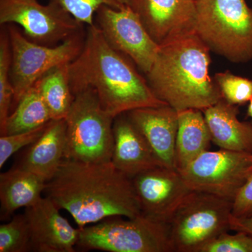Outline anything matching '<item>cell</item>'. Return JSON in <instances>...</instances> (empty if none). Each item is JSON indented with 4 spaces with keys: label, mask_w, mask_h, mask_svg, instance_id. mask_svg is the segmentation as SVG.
<instances>
[{
    "label": "cell",
    "mask_w": 252,
    "mask_h": 252,
    "mask_svg": "<svg viewBox=\"0 0 252 252\" xmlns=\"http://www.w3.org/2000/svg\"><path fill=\"white\" fill-rule=\"evenodd\" d=\"M45 196L72 216L79 228L113 217L142 215L132 179L112 161L64 160L46 184Z\"/></svg>",
    "instance_id": "obj_1"
},
{
    "label": "cell",
    "mask_w": 252,
    "mask_h": 252,
    "mask_svg": "<svg viewBox=\"0 0 252 252\" xmlns=\"http://www.w3.org/2000/svg\"><path fill=\"white\" fill-rule=\"evenodd\" d=\"M69 76L74 96L93 89L102 108L114 119L134 109L167 105L95 24L88 26L82 51L69 63Z\"/></svg>",
    "instance_id": "obj_2"
},
{
    "label": "cell",
    "mask_w": 252,
    "mask_h": 252,
    "mask_svg": "<svg viewBox=\"0 0 252 252\" xmlns=\"http://www.w3.org/2000/svg\"><path fill=\"white\" fill-rule=\"evenodd\" d=\"M210 51L196 33L160 46L146 74L156 97L177 112L203 111L218 102L221 94L209 74Z\"/></svg>",
    "instance_id": "obj_3"
},
{
    "label": "cell",
    "mask_w": 252,
    "mask_h": 252,
    "mask_svg": "<svg viewBox=\"0 0 252 252\" xmlns=\"http://www.w3.org/2000/svg\"><path fill=\"white\" fill-rule=\"evenodd\" d=\"M195 33L230 62L252 60V9L245 0H196Z\"/></svg>",
    "instance_id": "obj_4"
},
{
    "label": "cell",
    "mask_w": 252,
    "mask_h": 252,
    "mask_svg": "<svg viewBox=\"0 0 252 252\" xmlns=\"http://www.w3.org/2000/svg\"><path fill=\"white\" fill-rule=\"evenodd\" d=\"M64 119L67 125L64 159L91 163L111 161L114 118L102 108L93 89L74 95Z\"/></svg>",
    "instance_id": "obj_5"
},
{
    "label": "cell",
    "mask_w": 252,
    "mask_h": 252,
    "mask_svg": "<svg viewBox=\"0 0 252 252\" xmlns=\"http://www.w3.org/2000/svg\"><path fill=\"white\" fill-rule=\"evenodd\" d=\"M113 217L79 228L78 248L109 252H175L170 225L140 215Z\"/></svg>",
    "instance_id": "obj_6"
},
{
    "label": "cell",
    "mask_w": 252,
    "mask_h": 252,
    "mask_svg": "<svg viewBox=\"0 0 252 252\" xmlns=\"http://www.w3.org/2000/svg\"><path fill=\"white\" fill-rule=\"evenodd\" d=\"M233 202L191 190L177 209L169 225L175 252H200L205 244L230 230Z\"/></svg>",
    "instance_id": "obj_7"
},
{
    "label": "cell",
    "mask_w": 252,
    "mask_h": 252,
    "mask_svg": "<svg viewBox=\"0 0 252 252\" xmlns=\"http://www.w3.org/2000/svg\"><path fill=\"white\" fill-rule=\"evenodd\" d=\"M6 28L12 54L11 79L16 104L44 74L77 59L85 41L82 31L58 46H45L28 39L14 24Z\"/></svg>",
    "instance_id": "obj_8"
},
{
    "label": "cell",
    "mask_w": 252,
    "mask_h": 252,
    "mask_svg": "<svg viewBox=\"0 0 252 252\" xmlns=\"http://www.w3.org/2000/svg\"><path fill=\"white\" fill-rule=\"evenodd\" d=\"M179 172L190 190L234 202L252 174V154L207 150Z\"/></svg>",
    "instance_id": "obj_9"
},
{
    "label": "cell",
    "mask_w": 252,
    "mask_h": 252,
    "mask_svg": "<svg viewBox=\"0 0 252 252\" xmlns=\"http://www.w3.org/2000/svg\"><path fill=\"white\" fill-rule=\"evenodd\" d=\"M0 24H16L31 40L54 46L83 31V24L56 1L0 0Z\"/></svg>",
    "instance_id": "obj_10"
},
{
    "label": "cell",
    "mask_w": 252,
    "mask_h": 252,
    "mask_svg": "<svg viewBox=\"0 0 252 252\" xmlns=\"http://www.w3.org/2000/svg\"><path fill=\"white\" fill-rule=\"evenodd\" d=\"M94 18L110 46L128 56L147 74L160 46L149 35L135 11L128 6L118 9L104 5L97 10Z\"/></svg>",
    "instance_id": "obj_11"
},
{
    "label": "cell",
    "mask_w": 252,
    "mask_h": 252,
    "mask_svg": "<svg viewBox=\"0 0 252 252\" xmlns=\"http://www.w3.org/2000/svg\"><path fill=\"white\" fill-rule=\"evenodd\" d=\"M130 7L158 46L195 33L196 0H133Z\"/></svg>",
    "instance_id": "obj_12"
},
{
    "label": "cell",
    "mask_w": 252,
    "mask_h": 252,
    "mask_svg": "<svg viewBox=\"0 0 252 252\" xmlns=\"http://www.w3.org/2000/svg\"><path fill=\"white\" fill-rule=\"evenodd\" d=\"M132 179L142 215L167 224L191 191L175 168L154 167Z\"/></svg>",
    "instance_id": "obj_13"
},
{
    "label": "cell",
    "mask_w": 252,
    "mask_h": 252,
    "mask_svg": "<svg viewBox=\"0 0 252 252\" xmlns=\"http://www.w3.org/2000/svg\"><path fill=\"white\" fill-rule=\"evenodd\" d=\"M60 210L54 202L46 196L26 208L24 215L31 233V251H75L79 228H74L61 215Z\"/></svg>",
    "instance_id": "obj_14"
},
{
    "label": "cell",
    "mask_w": 252,
    "mask_h": 252,
    "mask_svg": "<svg viewBox=\"0 0 252 252\" xmlns=\"http://www.w3.org/2000/svg\"><path fill=\"white\" fill-rule=\"evenodd\" d=\"M126 114L148 142L160 165L175 168L177 111L163 105L136 109Z\"/></svg>",
    "instance_id": "obj_15"
},
{
    "label": "cell",
    "mask_w": 252,
    "mask_h": 252,
    "mask_svg": "<svg viewBox=\"0 0 252 252\" xmlns=\"http://www.w3.org/2000/svg\"><path fill=\"white\" fill-rule=\"evenodd\" d=\"M113 131L114 144L111 161L118 170L133 178L142 172L162 166L126 113L114 119Z\"/></svg>",
    "instance_id": "obj_16"
},
{
    "label": "cell",
    "mask_w": 252,
    "mask_h": 252,
    "mask_svg": "<svg viewBox=\"0 0 252 252\" xmlns=\"http://www.w3.org/2000/svg\"><path fill=\"white\" fill-rule=\"evenodd\" d=\"M65 119L52 120L45 132L28 147L14 167L39 176L43 180H51L64 159L67 144Z\"/></svg>",
    "instance_id": "obj_17"
},
{
    "label": "cell",
    "mask_w": 252,
    "mask_h": 252,
    "mask_svg": "<svg viewBox=\"0 0 252 252\" xmlns=\"http://www.w3.org/2000/svg\"><path fill=\"white\" fill-rule=\"evenodd\" d=\"M203 112L215 145L225 150L252 154V122L239 120L238 106L222 98Z\"/></svg>",
    "instance_id": "obj_18"
},
{
    "label": "cell",
    "mask_w": 252,
    "mask_h": 252,
    "mask_svg": "<svg viewBox=\"0 0 252 252\" xmlns=\"http://www.w3.org/2000/svg\"><path fill=\"white\" fill-rule=\"evenodd\" d=\"M177 112L175 168L181 171L200 154L209 150L212 137L203 111L188 109Z\"/></svg>",
    "instance_id": "obj_19"
},
{
    "label": "cell",
    "mask_w": 252,
    "mask_h": 252,
    "mask_svg": "<svg viewBox=\"0 0 252 252\" xmlns=\"http://www.w3.org/2000/svg\"><path fill=\"white\" fill-rule=\"evenodd\" d=\"M46 182L26 170L13 167L0 175L1 217L11 216L18 209L27 208L39 201Z\"/></svg>",
    "instance_id": "obj_20"
},
{
    "label": "cell",
    "mask_w": 252,
    "mask_h": 252,
    "mask_svg": "<svg viewBox=\"0 0 252 252\" xmlns=\"http://www.w3.org/2000/svg\"><path fill=\"white\" fill-rule=\"evenodd\" d=\"M9 114L1 136L28 132L49 124L53 120L49 107L35 85L31 87L16 104Z\"/></svg>",
    "instance_id": "obj_21"
},
{
    "label": "cell",
    "mask_w": 252,
    "mask_h": 252,
    "mask_svg": "<svg viewBox=\"0 0 252 252\" xmlns=\"http://www.w3.org/2000/svg\"><path fill=\"white\" fill-rule=\"evenodd\" d=\"M69 66L67 63L54 68L34 84L49 107L53 120L65 119L74 99L69 84Z\"/></svg>",
    "instance_id": "obj_22"
},
{
    "label": "cell",
    "mask_w": 252,
    "mask_h": 252,
    "mask_svg": "<svg viewBox=\"0 0 252 252\" xmlns=\"http://www.w3.org/2000/svg\"><path fill=\"white\" fill-rule=\"evenodd\" d=\"M11 44L7 30H1L0 34V130L4 128L9 116L14 92L11 79Z\"/></svg>",
    "instance_id": "obj_23"
},
{
    "label": "cell",
    "mask_w": 252,
    "mask_h": 252,
    "mask_svg": "<svg viewBox=\"0 0 252 252\" xmlns=\"http://www.w3.org/2000/svg\"><path fill=\"white\" fill-rule=\"evenodd\" d=\"M31 251V233L24 214L0 225V252Z\"/></svg>",
    "instance_id": "obj_24"
},
{
    "label": "cell",
    "mask_w": 252,
    "mask_h": 252,
    "mask_svg": "<svg viewBox=\"0 0 252 252\" xmlns=\"http://www.w3.org/2000/svg\"><path fill=\"white\" fill-rule=\"evenodd\" d=\"M215 80L222 98L233 105H243L252 98V80L234 75L229 71L217 73Z\"/></svg>",
    "instance_id": "obj_25"
},
{
    "label": "cell",
    "mask_w": 252,
    "mask_h": 252,
    "mask_svg": "<svg viewBox=\"0 0 252 252\" xmlns=\"http://www.w3.org/2000/svg\"><path fill=\"white\" fill-rule=\"evenodd\" d=\"M64 8L69 14L83 25L88 26L94 24L96 12L102 6L106 5L115 9L124 8V5L117 0H52Z\"/></svg>",
    "instance_id": "obj_26"
},
{
    "label": "cell",
    "mask_w": 252,
    "mask_h": 252,
    "mask_svg": "<svg viewBox=\"0 0 252 252\" xmlns=\"http://www.w3.org/2000/svg\"><path fill=\"white\" fill-rule=\"evenodd\" d=\"M49 124L28 132L1 136L0 137V167L1 168L4 166L9 158L18 152L20 149L29 147L32 144L35 142L45 132Z\"/></svg>",
    "instance_id": "obj_27"
},
{
    "label": "cell",
    "mask_w": 252,
    "mask_h": 252,
    "mask_svg": "<svg viewBox=\"0 0 252 252\" xmlns=\"http://www.w3.org/2000/svg\"><path fill=\"white\" fill-rule=\"evenodd\" d=\"M200 252H252V237L243 232H225L205 244Z\"/></svg>",
    "instance_id": "obj_28"
},
{
    "label": "cell",
    "mask_w": 252,
    "mask_h": 252,
    "mask_svg": "<svg viewBox=\"0 0 252 252\" xmlns=\"http://www.w3.org/2000/svg\"><path fill=\"white\" fill-rule=\"evenodd\" d=\"M233 215L238 217H252V174L233 202Z\"/></svg>",
    "instance_id": "obj_29"
},
{
    "label": "cell",
    "mask_w": 252,
    "mask_h": 252,
    "mask_svg": "<svg viewBox=\"0 0 252 252\" xmlns=\"http://www.w3.org/2000/svg\"><path fill=\"white\" fill-rule=\"evenodd\" d=\"M229 223L230 230L243 232L252 237V217H238L232 214Z\"/></svg>",
    "instance_id": "obj_30"
},
{
    "label": "cell",
    "mask_w": 252,
    "mask_h": 252,
    "mask_svg": "<svg viewBox=\"0 0 252 252\" xmlns=\"http://www.w3.org/2000/svg\"><path fill=\"white\" fill-rule=\"evenodd\" d=\"M247 117L250 118L252 120V98L249 102L248 111H247Z\"/></svg>",
    "instance_id": "obj_31"
},
{
    "label": "cell",
    "mask_w": 252,
    "mask_h": 252,
    "mask_svg": "<svg viewBox=\"0 0 252 252\" xmlns=\"http://www.w3.org/2000/svg\"><path fill=\"white\" fill-rule=\"evenodd\" d=\"M117 1L121 4L124 5V6H130L133 0H117Z\"/></svg>",
    "instance_id": "obj_32"
}]
</instances>
